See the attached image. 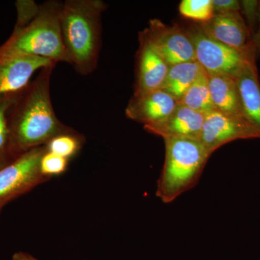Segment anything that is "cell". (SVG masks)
I'll list each match as a JSON object with an SVG mask.
<instances>
[{
    "label": "cell",
    "mask_w": 260,
    "mask_h": 260,
    "mask_svg": "<svg viewBox=\"0 0 260 260\" xmlns=\"http://www.w3.org/2000/svg\"><path fill=\"white\" fill-rule=\"evenodd\" d=\"M179 10L182 16L199 23H206L214 16L212 0H183Z\"/></svg>",
    "instance_id": "ffe728a7"
},
{
    "label": "cell",
    "mask_w": 260,
    "mask_h": 260,
    "mask_svg": "<svg viewBox=\"0 0 260 260\" xmlns=\"http://www.w3.org/2000/svg\"><path fill=\"white\" fill-rule=\"evenodd\" d=\"M240 3L241 10H243V13L245 15L248 22V28L250 34H253L254 25H255L259 15V2L255 0H244Z\"/></svg>",
    "instance_id": "7402d4cb"
},
{
    "label": "cell",
    "mask_w": 260,
    "mask_h": 260,
    "mask_svg": "<svg viewBox=\"0 0 260 260\" xmlns=\"http://www.w3.org/2000/svg\"><path fill=\"white\" fill-rule=\"evenodd\" d=\"M244 119L260 134V83L256 58L249 59L236 77Z\"/></svg>",
    "instance_id": "5bb4252c"
},
{
    "label": "cell",
    "mask_w": 260,
    "mask_h": 260,
    "mask_svg": "<svg viewBox=\"0 0 260 260\" xmlns=\"http://www.w3.org/2000/svg\"><path fill=\"white\" fill-rule=\"evenodd\" d=\"M209 88L215 111L244 119L236 78L225 75L209 76Z\"/></svg>",
    "instance_id": "9a60e30c"
},
{
    "label": "cell",
    "mask_w": 260,
    "mask_h": 260,
    "mask_svg": "<svg viewBox=\"0 0 260 260\" xmlns=\"http://www.w3.org/2000/svg\"><path fill=\"white\" fill-rule=\"evenodd\" d=\"M69 159L50 152H46L40 162V169L43 175L49 179L62 174L68 170Z\"/></svg>",
    "instance_id": "44dd1931"
},
{
    "label": "cell",
    "mask_w": 260,
    "mask_h": 260,
    "mask_svg": "<svg viewBox=\"0 0 260 260\" xmlns=\"http://www.w3.org/2000/svg\"><path fill=\"white\" fill-rule=\"evenodd\" d=\"M252 138H260L259 133L246 119L214 110L205 116L199 140L212 155L231 142Z\"/></svg>",
    "instance_id": "9c48e42d"
},
{
    "label": "cell",
    "mask_w": 260,
    "mask_h": 260,
    "mask_svg": "<svg viewBox=\"0 0 260 260\" xmlns=\"http://www.w3.org/2000/svg\"><path fill=\"white\" fill-rule=\"evenodd\" d=\"M18 96L0 101V170L21 155L13 143L8 121V109Z\"/></svg>",
    "instance_id": "ac0fdd59"
},
{
    "label": "cell",
    "mask_w": 260,
    "mask_h": 260,
    "mask_svg": "<svg viewBox=\"0 0 260 260\" xmlns=\"http://www.w3.org/2000/svg\"><path fill=\"white\" fill-rule=\"evenodd\" d=\"M165 162L157 185L156 195L170 203L191 189L211 154L198 139L166 138Z\"/></svg>",
    "instance_id": "277c9868"
},
{
    "label": "cell",
    "mask_w": 260,
    "mask_h": 260,
    "mask_svg": "<svg viewBox=\"0 0 260 260\" xmlns=\"http://www.w3.org/2000/svg\"><path fill=\"white\" fill-rule=\"evenodd\" d=\"M203 71L204 70L197 60L172 65L169 68L161 89L179 102Z\"/></svg>",
    "instance_id": "2e32d148"
},
{
    "label": "cell",
    "mask_w": 260,
    "mask_h": 260,
    "mask_svg": "<svg viewBox=\"0 0 260 260\" xmlns=\"http://www.w3.org/2000/svg\"><path fill=\"white\" fill-rule=\"evenodd\" d=\"M200 24L210 36L229 47L241 51L253 49L250 32L240 12L215 14L209 21Z\"/></svg>",
    "instance_id": "8fae6325"
},
{
    "label": "cell",
    "mask_w": 260,
    "mask_h": 260,
    "mask_svg": "<svg viewBox=\"0 0 260 260\" xmlns=\"http://www.w3.org/2000/svg\"><path fill=\"white\" fill-rule=\"evenodd\" d=\"M258 22H259V25H258L257 30H256V32H254L251 39V44L253 49H254V52H255L256 57L260 55V2Z\"/></svg>",
    "instance_id": "cb8c5ba5"
},
{
    "label": "cell",
    "mask_w": 260,
    "mask_h": 260,
    "mask_svg": "<svg viewBox=\"0 0 260 260\" xmlns=\"http://www.w3.org/2000/svg\"><path fill=\"white\" fill-rule=\"evenodd\" d=\"M138 78L133 96L161 89L169 73V64L143 39H140Z\"/></svg>",
    "instance_id": "7c38bea8"
},
{
    "label": "cell",
    "mask_w": 260,
    "mask_h": 260,
    "mask_svg": "<svg viewBox=\"0 0 260 260\" xmlns=\"http://www.w3.org/2000/svg\"><path fill=\"white\" fill-rule=\"evenodd\" d=\"M0 213H1V212H0Z\"/></svg>",
    "instance_id": "484cf974"
},
{
    "label": "cell",
    "mask_w": 260,
    "mask_h": 260,
    "mask_svg": "<svg viewBox=\"0 0 260 260\" xmlns=\"http://www.w3.org/2000/svg\"><path fill=\"white\" fill-rule=\"evenodd\" d=\"M140 39L148 43L169 66L196 61L194 46L189 34L178 25H168L158 19L140 32Z\"/></svg>",
    "instance_id": "52a82bcc"
},
{
    "label": "cell",
    "mask_w": 260,
    "mask_h": 260,
    "mask_svg": "<svg viewBox=\"0 0 260 260\" xmlns=\"http://www.w3.org/2000/svg\"><path fill=\"white\" fill-rule=\"evenodd\" d=\"M55 66L43 68L10 106L8 121L13 143L22 155L47 145L56 136L76 130L56 116L51 103L50 81Z\"/></svg>",
    "instance_id": "6da1fadb"
},
{
    "label": "cell",
    "mask_w": 260,
    "mask_h": 260,
    "mask_svg": "<svg viewBox=\"0 0 260 260\" xmlns=\"http://www.w3.org/2000/svg\"><path fill=\"white\" fill-rule=\"evenodd\" d=\"M192 41L196 60L208 76L225 75L236 78L251 58H256L253 49L241 51L218 42L210 36L200 23L186 30Z\"/></svg>",
    "instance_id": "5b68a950"
},
{
    "label": "cell",
    "mask_w": 260,
    "mask_h": 260,
    "mask_svg": "<svg viewBox=\"0 0 260 260\" xmlns=\"http://www.w3.org/2000/svg\"><path fill=\"white\" fill-rule=\"evenodd\" d=\"M17 21L9 39L3 44L20 54L42 58L57 64L70 59L61 37L63 3L49 0L17 1Z\"/></svg>",
    "instance_id": "7a4b0ae2"
},
{
    "label": "cell",
    "mask_w": 260,
    "mask_h": 260,
    "mask_svg": "<svg viewBox=\"0 0 260 260\" xmlns=\"http://www.w3.org/2000/svg\"><path fill=\"white\" fill-rule=\"evenodd\" d=\"M85 142V137L75 131L56 136L49 142L47 148L48 152L70 160L80 151Z\"/></svg>",
    "instance_id": "d6986e66"
},
{
    "label": "cell",
    "mask_w": 260,
    "mask_h": 260,
    "mask_svg": "<svg viewBox=\"0 0 260 260\" xmlns=\"http://www.w3.org/2000/svg\"><path fill=\"white\" fill-rule=\"evenodd\" d=\"M107 5L101 0H67L61 16V37L70 64L82 75L96 69L102 46V15Z\"/></svg>",
    "instance_id": "3957f363"
},
{
    "label": "cell",
    "mask_w": 260,
    "mask_h": 260,
    "mask_svg": "<svg viewBox=\"0 0 260 260\" xmlns=\"http://www.w3.org/2000/svg\"><path fill=\"white\" fill-rule=\"evenodd\" d=\"M13 260H37L26 253L19 252L14 254L13 258Z\"/></svg>",
    "instance_id": "d4e9b609"
},
{
    "label": "cell",
    "mask_w": 260,
    "mask_h": 260,
    "mask_svg": "<svg viewBox=\"0 0 260 260\" xmlns=\"http://www.w3.org/2000/svg\"><path fill=\"white\" fill-rule=\"evenodd\" d=\"M47 151V145L30 149L0 170V212L8 203L50 180L40 169Z\"/></svg>",
    "instance_id": "8992f818"
},
{
    "label": "cell",
    "mask_w": 260,
    "mask_h": 260,
    "mask_svg": "<svg viewBox=\"0 0 260 260\" xmlns=\"http://www.w3.org/2000/svg\"><path fill=\"white\" fill-rule=\"evenodd\" d=\"M56 65L47 59L25 55L0 46V101L18 96L36 73Z\"/></svg>",
    "instance_id": "ba28073f"
},
{
    "label": "cell",
    "mask_w": 260,
    "mask_h": 260,
    "mask_svg": "<svg viewBox=\"0 0 260 260\" xmlns=\"http://www.w3.org/2000/svg\"><path fill=\"white\" fill-rule=\"evenodd\" d=\"M179 103L205 115L215 110L210 96L209 76L205 71L186 90Z\"/></svg>",
    "instance_id": "e0dca14e"
},
{
    "label": "cell",
    "mask_w": 260,
    "mask_h": 260,
    "mask_svg": "<svg viewBox=\"0 0 260 260\" xmlns=\"http://www.w3.org/2000/svg\"><path fill=\"white\" fill-rule=\"evenodd\" d=\"M214 15L240 12L241 3L237 0H212Z\"/></svg>",
    "instance_id": "603a6c76"
},
{
    "label": "cell",
    "mask_w": 260,
    "mask_h": 260,
    "mask_svg": "<svg viewBox=\"0 0 260 260\" xmlns=\"http://www.w3.org/2000/svg\"><path fill=\"white\" fill-rule=\"evenodd\" d=\"M205 114L196 112L179 103L175 110L160 124L145 128L153 134L166 138L200 139Z\"/></svg>",
    "instance_id": "4fadbf2b"
},
{
    "label": "cell",
    "mask_w": 260,
    "mask_h": 260,
    "mask_svg": "<svg viewBox=\"0 0 260 260\" xmlns=\"http://www.w3.org/2000/svg\"><path fill=\"white\" fill-rule=\"evenodd\" d=\"M179 104L175 98L159 89L140 96H133L126 108V116L141 123L144 128L149 127L167 119Z\"/></svg>",
    "instance_id": "30bf717a"
}]
</instances>
